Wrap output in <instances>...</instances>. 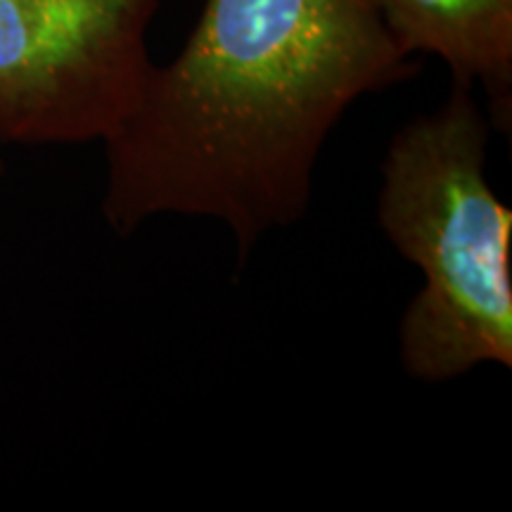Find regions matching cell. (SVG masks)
<instances>
[{"label":"cell","mask_w":512,"mask_h":512,"mask_svg":"<svg viewBox=\"0 0 512 512\" xmlns=\"http://www.w3.org/2000/svg\"><path fill=\"white\" fill-rule=\"evenodd\" d=\"M413 72L368 0H207L105 143V219L128 235L157 214L207 216L247 259L304 216L344 112Z\"/></svg>","instance_id":"cell-1"},{"label":"cell","mask_w":512,"mask_h":512,"mask_svg":"<svg viewBox=\"0 0 512 512\" xmlns=\"http://www.w3.org/2000/svg\"><path fill=\"white\" fill-rule=\"evenodd\" d=\"M489 128L472 88L453 83L382 164L380 226L422 273L401 320L403 368L422 382L512 368V211L486 178Z\"/></svg>","instance_id":"cell-2"},{"label":"cell","mask_w":512,"mask_h":512,"mask_svg":"<svg viewBox=\"0 0 512 512\" xmlns=\"http://www.w3.org/2000/svg\"><path fill=\"white\" fill-rule=\"evenodd\" d=\"M162 0H0V143H107L131 117Z\"/></svg>","instance_id":"cell-3"},{"label":"cell","mask_w":512,"mask_h":512,"mask_svg":"<svg viewBox=\"0 0 512 512\" xmlns=\"http://www.w3.org/2000/svg\"><path fill=\"white\" fill-rule=\"evenodd\" d=\"M403 53L448 64L456 86H482L491 124L512 119V0H368Z\"/></svg>","instance_id":"cell-4"},{"label":"cell","mask_w":512,"mask_h":512,"mask_svg":"<svg viewBox=\"0 0 512 512\" xmlns=\"http://www.w3.org/2000/svg\"><path fill=\"white\" fill-rule=\"evenodd\" d=\"M0 174H3V159H0Z\"/></svg>","instance_id":"cell-5"}]
</instances>
